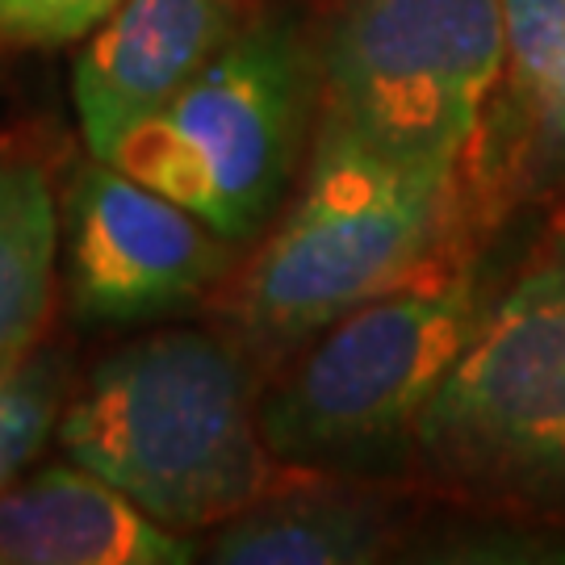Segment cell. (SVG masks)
<instances>
[{"label":"cell","instance_id":"obj_1","mask_svg":"<svg viewBox=\"0 0 565 565\" xmlns=\"http://www.w3.org/2000/svg\"><path fill=\"white\" fill-rule=\"evenodd\" d=\"M260 385L231 340L156 331L109 352L60 415L67 461L177 532L218 527L277 490Z\"/></svg>","mask_w":565,"mask_h":565},{"label":"cell","instance_id":"obj_2","mask_svg":"<svg viewBox=\"0 0 565 565\" xmlns=\"http://www.w3.org/2000/svg\"><path fill=\"white\" fill-rule=\"evenodd\" d=\"M461 177L465 163L398 156L319 114L298 198L239 273V327L260 343H302L445 264Z\"/></svg>","mask_w":565,"mask_h":565},{"label":"cell","instance_id":"obj_3","mask_svg":"<svg viewBox=\"0 0 565 565\" xmlns=\"http://www.w3.org/2000/svg\"><path fill=\"white\" fill-rule=\"evenodd\" d=\"M473 264L431 273L319 331L268 398V452L302 473H382L415 452V427L486 315Z\"/></svg>","mask_w":565,"mask_h":565},{"label":"cell","instance_id":"obj_4","mask_svg":"<svg viewBox=\"0 0 565 565\" xmlns=\"http://www.w3.org/2000/svg\"><path fill=\"white\" fill-rule=\"evenodd\" d=\"M319 114V55L294 13H256L202 76L130 126L105 160L231 243L277 218Z\"/></svg>","mask_w":565,"mask_h":565},{"label":"cell","instance_id":"obj_5","mask_svg":"<svg viewBox=\"0 0 565 565\" xmlns=\"http://www.w3.org/2000/svg\"><path fill=\"white\" fill-rule=\"evenodd\" d=\"M415 457L469 499L565 515V243L486 306L419 415Z\"/></svg>","mask_w":565,"mask_h":565},{"label":"cell","instance_id":"obj_6","mask_svg":"<svg viewBox=\"0 0 565 565\" xmlns=\"http://www.w3.org/2000/svg\"><path fill=\"white\" fill-rule=\"evenodd\" d=\"M315 55L323 118L465 163L507 67L503 0H331Z\"/></svg>","mask_w":565,"mask_h":565},{"label":"cell","instance_id":"obj_7","mask_svg":"<svg viewBox=\"0 0 565 565\" xmlns=\"http://www.w3.org/2000/svg\"><path fill=\"white\" fill-rule=\"evenodd\" d=\"M231 247L160 189L93 160L63 198V285L84 323L130 327L202 302Z\"/></svg>","mask_w":565,"mask_h":565},{"label":"cell","instance_id":"obj_8","mask_svg":"<svg viewBox=\"0 0 565 565\" xmlns=\"http://www.w3.org/2000/svg\"><path fill=\"white\" fill-rule=\"evenodd\" d=\"M256 0H121L81 42L72 102L88 151H105L168 105L256 18Z\"/></svg>","mask_w":565,"mask_h":565},{"label":"cell","instance_id":"obj_9","mask_svg":"<svg viewBox=\"0 0 565 565\" xmlns=\"http://www.w3.org/2000/svg\"><path fill=\"white\" fill-rule=\"evenodd\" d=\"M189 532L151 520L130 494L67 461L0 490V565H184Z\"/></svg>","mask_w":565,"mask_h":565},{"label":"cell","instance_id":"obj_10","mask_svg":"<svg viewBox=\"0 0 565 565\" xmlns=\"http://www.w3.org/2000/svg\"><path fill=\"white\" fill-rule=\"evenodd\" d=\"M394 507L348 486L268 490L210 536L223 565H361L394 545Z\"/></svg>","mask_w":565,"mask_h":565},{"label":"cell","instance_id":"obj_11","mask_svg":"<svg viewBox=\"0 0 565 565\" xmlns=\"http://www.w3.org/2000/svg\"><path fill=\"white\" fill-rule=\"evenodd\" d=\"M63 198L30 156H0V369L34 356L55 310Z\"/></svg>","mask_w":565,"mask_h":565},{"label":"cell","instance_id":"obj_12","mask_svg":"<svg viewBox=\"0 0 565 565\" xmlns=\"http://www.w3.org/2000/svg\"><path fill=\"white\" fill-rule=\"evenodd\" d=\"M507 102L532 177H565V0H503Z\"/></svg>","mask_w":565,"mask_h":565},{"label":"cell","instance_id":"obj_13","mask_svg":"<svg viewBox=\"0 0 565 565\" xmlns=\"http://www.w3.org/2000/svg\"><path fill=\"white\" fill-rule=\"evenodd\" d=\"M60 373L51 361L25 356L0 369V490L18 482L60 427Z\"/></svg>","mask_w":565,"mask_h":565},{"label":"cell","instance_id":"obj_14","mask_svg":"<svg viewBox=\"0 0 565 565\" xmlns=\"http://www.w3.org/2000/svg\"><path fill=\"white\" fill-rule=\"evenodd\" d=\"M121 0H0L4 46H72L84 42Z\"/></svg>","mask_w":565,"mask_h":565}]
</instances>
